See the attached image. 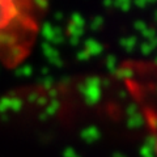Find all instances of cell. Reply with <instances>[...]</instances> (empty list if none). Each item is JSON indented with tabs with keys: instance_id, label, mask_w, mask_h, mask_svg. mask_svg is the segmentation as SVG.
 <instances>
[{
	"instance_id": "obj_1",
	"label": "cell",
	"mask_w": 157,
	"mask_h": 157,
	"mask_svg": "<svg viewBox=\"0 0 157 157\" xmlns=\"http://www.w3.org/2000/svg\"><path fill=\"white\" fill-rule=\"evenodd\" d=\"M39 7L28 0H0V62L20 63L30 51L38 30Z\"/></svg>"
},
{
	"instance_id": "obj_2",
	"label": "cell",
	"mask_w": 157,
	"mask_h": 157,
	"mask_svg": "<svg viewBox=\"0 0 157 157\" xmlns=\"http://www.w3.org/2000/svg\"><path fill=\"white\" fill-rule=\"evenodd\" d=\"M29 3H33V4H36L37 7H39V8H42V3L45 2V0H28Z\"/></svg>"
}]
</instances>
